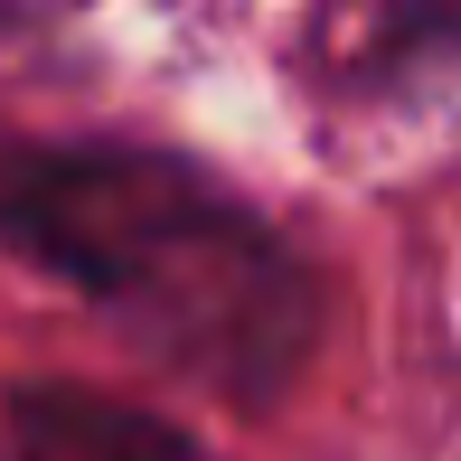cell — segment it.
Returning a JSON list of instances; mask_svg holds the SVG:
<instances>
[{
	"label": "cell",
	"mask_w": 461,
	"mask_h": 461,
	"mask_svg": "<svg viewBox=\"0 0 461 461\" xmlns=\"http://www.w3.org/2000/svg\"><path fill=\"white\" fill-rule=\"evenodd\" d=\"M0 245L245 405L321 339L311 264L226 179L151 141H19L0 160Z\"/></svg>",
	"instance_id": "1"
},
{
	"label": "cell",
	"mask_w": 461,
	"mask_h": 461,
	"mask_svg": "<svg viewBox=\"0 0 461 461\" xmlns=\"http://www.w3.org/2000/svg\"><path fill=\"white\" fill-rule=\"evenodd\" d=\"M0 461H207L179 424L95 386H10L0 405Z\"/></svg>",
	"instance_id": "2"
}]
</instances>
